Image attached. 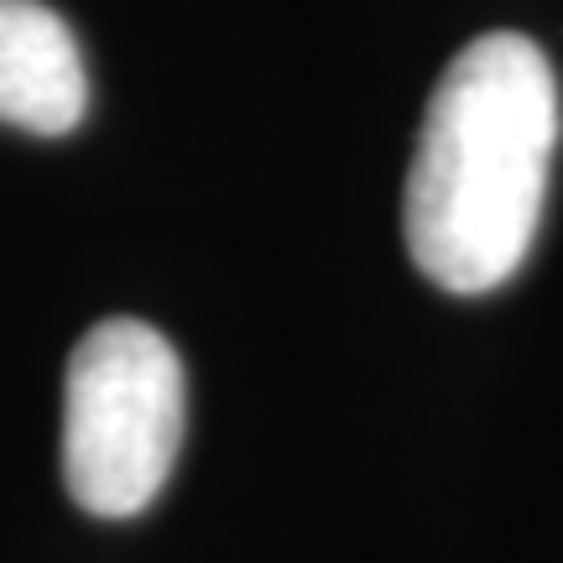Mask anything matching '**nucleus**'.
<instances>
[{
	"mask_svg": "<svg viewBox=\"0 0 563 563\" xmlns=\"http://www.w3.org/2000/svg\"><path fill=\"white\" fill-rule=\"evenodd\" d=\"M559 146V84L522 32H485L449 58L407 173V256L443 292L517 277L543 220Z\"/></svg>",
	"mask_w": 563,
	"mask_h": 563,
	"instance_id": "f257e3e1",
	"label": "nucleus"
},
{
	"mask_svg": "<svg viewBox=\"0 0 563 563\" xmlns=\"http://www.w3.org/2000/svg\"><path fill=\"white\" fill-rule=\"evenodd\" d=\"M178 350L141 319H100L63 376V485L104 522L162 496L188 412Z\"/></svg>",
	"mask_w": 563,
	"mask_h": 563,
	"instance_id": "f03ea898",
	"label": "nucleus"
},
{
	"mask_svg": "<svg viewBox=\"0 0 563 563\" xmlns=\"http://www.w3.org/2000/svg\"><path fill=\"white\" fill-rule=\"evenodd\" d=\"M89 110L79 37L42 0H0V125L68 136Z\"/></svg>",
	"mask_w": 563,
	"mask_h": 563,
	"instance_id": "7ed1b4c3",
	"label": "nucleus"
}]
</instances>
